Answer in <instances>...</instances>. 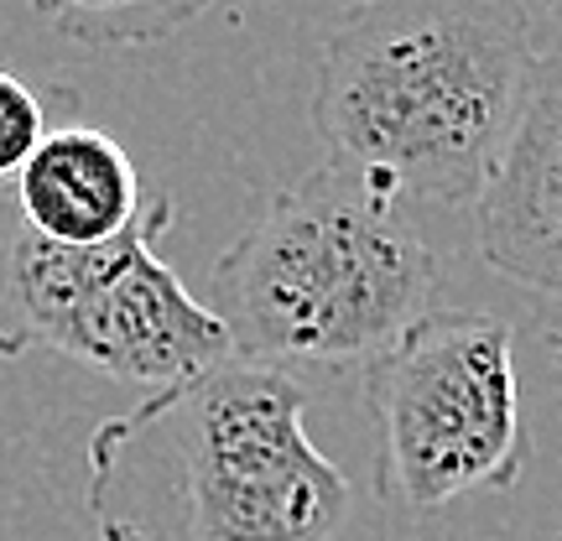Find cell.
I'll use <instances>...</instances> for the list:
<instances>
[{"mask_svg": "<svg viewBox=\"0 0 562 541\" xmlns=\"http://www.w3.org/2000/svg\"><path fill=\"white\" fill-rule=\"evenodd\" d=\"M547 11H552V16H558V26H562V0H547Z\"/></svg>", "mask_w": 562, "mask_h": 541, "instance_id": "8fae6325", "label": "cell"}, {"mask_svg": "<svg viewBox=\"0 0 562 541\" xmlns=\"http://www.w3.org/2000/svg\"><path fill=\"white\" fill-rule=\"evenodd\" d=\"M26 229L58 245H104L146 208L140 172L121 140L83 121L53 125L42 146L5 182Z\"/></svg>", "mask_w": 562, "mask_h": 541, "instance_id": "52a82bcc", "label": "cell"}, {"mask_svg": "<svg viewBox=\"0 0 562 541\" xmlns=\"http://www.w3.org/2000/svg\"><path fill=\"white\" fill-rule=\"evenodd\" d=\"M474 203L484 266L562 302V42L537 47L521 104Z\"/></svg>", "mask_w": 562, "mask_h": 541, "instance_id": "8992f818", "label": "cell"}, {"mask_svg": "<svg viewBox=\"0 0 562 541\" xmlns=\"http://www.w3.org/2000/svg\"><path fill=\"white\" fill-rule=\"evenodd\" d=\"M172 199H146L104 245H58L26 229L0 188V360L68 354L125 385L188 381L229 360V334L161 261Z\"/></svg>", "mask_w": 562, "mask_h": 541, "instance_id": "277c9868", "label": "cell"}, {"mask_svg": "<svg viewBox=\"0 0 562 541\" xmlns=\"http://www.w3.org/2000/svg\"><path fill=\"white\" fill-rule=\"evenodd\" d=\"M214 0H32L53 32L83 47H146L199 21Z\"/></svg>", "mask_w": 562, "mask_h": 541, "instance_id": "ba28073f", "label": "cell"}, {"mask_svg": "<svg viewBox=\"0 0 562 541\" xmlns=\"http://www.w3.org/2000/svg\"><path fill=\"white\" fill-rule=\"evenodd\" d=\"M531 58L526 0H355L318 53L323 161L402 203L480 199Z\"/></svg>", "mask_w": 562, "mask_h": 541, "instance_id": "7a4b0ae2", "label": "cell"}, {"mask_svg": "<svg viewBox=\"0 0 562 541\" xmlns=\"http://www.w3.org/2000/svg\"><path fill=\"white\" fill-rule=\"evenodd\" d=\"M307 391L240 354L151 391L89 438L100 541H334L355 510L307 438Z\"/></svg>", "mask_w": 562, "mask_h": 541, "instance_id": "6da1fadb", "label": "cell"}, {"mask_svg": "<svg viewBox=\"0 0 562 541\" xmlns=\"http://www.w3.org/2000/svg\"><path fill=\"white\" fill-rule=\"evenodd\" d=\"M375 489L396 516H432L469 489H516L531 432L516 328L495 313H427L364 370Z\"/></svg>", "mask_w": 562, "mask_h": 541, "instance_id": "5b68a950", "label": "cell"}, {"mask_svg": "<svg viewBox=\"0 0 562 541\" xmlns=\"http://www.w3.org/2000/svg\"><path fill=\"white\" fill-rule=\"evenodd\" d=\"M432 250L385 182L323 161L261 208L209 277L229 349L266 370L370 364L427 318Z\"/></svg>", "mask_w": 562, "mask_h": 541, "instance_id": "3957f363", "label": "cell"}, {"mask_svg": "<svg viewBox=\"0 0 562 541\" xmlns=\"http://www.w3.org/2000/svg\"><path fill=\"white\" fill-rule=\"evenodd\" d=\"M547 349H552V360L562 364V334H552V339H547Z\"/></svg>", "mask_w": 562, "mask_h": 541, "instance_id": "30bf717a", "label": "cell"}, {"mask_svg": "<svg viewBox=\"0 0 562 541\" xmlns=\"http://www.w3.org/2000/svg\"><path fill=\"white\" fill-rule=\"evenodd\" d=\"M53 100L37 94L21 74H5L0 68V188L16 178L26 157L42 146V136L53 131Z\"/></svg>", "mask_w": 562, "mask_h": 541, "instance_id": "9c48e42d", "label": "cell"}]
</instances>
